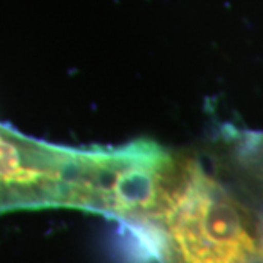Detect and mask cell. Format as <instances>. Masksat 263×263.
<instances>
[{
	"mask_svg": "<svg viewBox=\"0 0 263 263\" xmlns=\"http://www.w3.org/2000/svg\"><path fill=\"white\" fill-rule=\"evenodd\" d=\"M75 151L29 139L0 126V212L62 206L72 179Z\"/></svg>",
	"mask_w": 263,
	"mask_h": 263,
	"instance_id": "obj_1",
	"label": "cell"
},
{
	"mask_svg": "<svg viewBox=\"0 0 263 263\" xmlns=\"http://www.w3.org/2000/svg\"><path fill=\"white\" fill-rule=\"evenodd\" d=\"M257 238H259V247H257V254H259V262L263 263V218L259 222L257 228Z\"/></svg>",
	"mask_w": 263,
	"mask_h": 263,
	"instance_id": "obj_2",
	"label": "cell"
}]
</instances>
